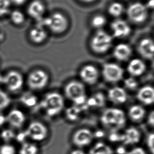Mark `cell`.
Segmentation results:
<instances>
[{"label":"cell","mask_w":154,"mask_h":154,"mask_svg":"<svg viewBox=\"0 0 154 154\" xmlns=\"http://www.w3.org/2000/svg\"><path fill=\"white\" fill-rule=\"evenodd\" d=\"M131 53L130 47L125 43L118 44L114 50V56L117 60L120 61H125L129 59Z\"/></svg>","instance_id":"22"},{"label":"cell","mask_w":154,"mask_h":154,"mask_svg":"<svg viewBox=\"0 0 154 154\" xmlns=\"http://www.w3.org/2000/svg\"><path fill=\"white\" fill-rule=\"evenodd\" d=\"M15 137V136L14 132L9 129L4 130L1 133V137L3 140L6 142H10L11 140L14 138Z\"/></svg>","instance_id":"36"},{"label":"cell","mask_w":154,"mask_h":154,"mask_svg":"<svg viewBox=\"0 0 154 154\" xmlns=\"http://www.w3.org/2000/svg\"><path fill=\"white\" fill-rule=\"evenodd\" d=\"M81 112V107L75 105V107H71L67 111V119L70 121H77L79 119L80 114Z\"/></svg>","instance_id":"29"},{"label":"cell","mask_w":154,"mask_h":154,"mask_svg":"<svg viewBox=\"0 0 154 154\" xmlns=\"http://www.w3.org/2000/svg\"><path fill=\"white\" fill-rule=\"evenodd\" d=\"M148 8L146 5L137 2L131 4L127 10V15L133 23H142L146 21L148 17Z\"/></svg>","instance_id":"8"},{"label":"cell","mask_w":154,"mask_h":154,"mask_svg":"<svg viewBox=\"0 0 154 154\" xmlns=\"http://www.w3.org/2000/svg\"><path fill=\"white\" fill-rule=\"evenodd\" d=\"M127 70L132 76H139L145 72L146 65L143 60L138 58H135L129 63L127 66Z\"/></svg>","instance_id":"21"},{"label":"cell","mask_w":154,"mask_h":154,"mask_svg":"<svg viewBox=\"0 0 154 154\" xmlns=\"http://www.w3.org/2000/svg\"><path fill=\"white\" fill-rule=\"evenodd\" d=\"M127 154H146V153L141 147H136L130 150Z\"/></svg>","instance_id":"40"},{"label":"cell","mask_w":154,"mask_h":154,"mask_svg":"<svg viewBox=\"0 0 154 154\" xmlns=\"http://www.w3.org/2000/svg\"><path fill=\"white\" fill-rule=\"evenodd\" d=\"M108 98L111 102L115 104H121L126 102L127 95L125 90L120 87H114L109 90Z\"/></svg>","instance_id":"19"},{"label":"cell","mask_w":154,"mask_h":154,"mask_svg":"<svg viewBox=\"0 0 154 154\" xmlns=\"http://www.w3.org/2000/svg\"><path fill=\"white\" fill-rule=\"evenodd\" d=\"M89 154H114L111 147L104 143H96L89 150Z\"/></svg>","instance_id":"25"},{"label":"cell","mask_w":154,"mask_h":154,"mask_svg":"<svg viewBox=\"0 0 154 154\" xmlns=\"http://www.w3.org/2000/svg\"><path fill=\"white\" fill-rule=\"evenodd\" d=\"M114 36L117 38H123L129 35L131 29L129 24L122 20H116L111 24Z\"/></svg>","instance_id":"13"},{"label":"cell","mask_w":154,"mask_h":154,"mask_svg":"<svg viewBox=\"0 0 154 154\" xmlns=\"http://www.w3.org/2000/svg\"><path fill=\"white\" fill-rule=\"evenodd\" d=\"M106 100L101 93H98L94 95L87 100L86 104L88 107H100L104 105Z\"/></svg>","instance_id":"23"},{"label":"cell","mask_w":154,"mask_h":154,"mask_svg":"<svg viewBox=\"0 0 154 154\" xmlns=\"http://www.w3.org/2000/svg\"><path fill=\"white\" fill-rule=\"evenodd\" d=\"M0 154H15V149L11 145L4 144L0 147Z\"/></svg>","instance_id":"35"},{"label":"cell","mask_w":154,"mask_h":154,"mask_svg":"<svg viewBox=\"0 0 154 154\" xmlns=\"http://www.w3.org/2000/svg\"><path fill=\"white\" fill-rule=\"evenodd\" d=\"M3 76L0 74V85L3 84Z\"/></svg>","instance_id":"46"},{"label":"cell","mask_w":154,"mask_h":154,"mask_svg":"<svg viewBox=\"0 0 154 154\" xmlns=\"http://www.w3.org/2000/svg\"><path fill=\"white\" fill-rule=\"evenodd\" d=\"M10 19L15 25H20L25 21V17L23 13L18 10L13 11L11 13Z\"/></svg>","instance_id":"27"},{"label":"cell","mask_w":154,"mask_h":154,"mask_svg":"<svg viewBox=\"0 0 154 154\" xmlns=\"http://www.w3.org/2000/svg\"><path fill=\"white\" fill-rule=\"evenodd\" d=\"M140 131L134 127H130L121 134V142L126 145H133L140 142Z\"/></svg>","instance_id":"20"},{"label":"cell","mask_w":154,"mask_h":154,"mask_svg":"<svg viewBox=\"0 0 154 154\" xmlns=\"http://www.w3.org/2000/svg\"><path fill=\"white\" fill-rule=\"evenodd\" d=\"M124 74L123 69L115 63H106L102 68L103 77L109 83H117L122 79Z\"/></svg>","instance_id":"9"},{"label":"cell","mask_w":154,"mask_h":154,"mask_svg":"<svg viewBox=\"0 0 154 154\" xmlns=\"http://www.w3.org/2000/svg\"><path fill=\"white\" fill-rule=\"evenodd\" d=\"M100 120L106 127L116 131L125 125L126 117L123 110L118 108H110L102 112Z\"/></svg>","instance_id":"2"},{"label":"cell","mask_w":154,"mask_h":154,"mask_svg":"<svg viewBox=\"0 0 154 154\" xmlns=\"http://www.w3.org/2000/svg\"><path fill=\"white\" fill-rule=\"evenodd\" d=\"M94 137V134L89 129L81 128L73 134L72 140L75 145L82 147L90 144Z\"/></svg>","instance_id":"12"},{"label":"cell","mask_w":154,"mask_h":154,"mask_svg":"<svg viewBox=\"0 0 154 154\" xmlns=\"http://www.w3.org/2000/svg\"><path fill=\"white\" fill-rule=\"evenodd\" d=\"M15 137H16L17 140L19 143H21L22 144L25 143V140L27 138H28L26 131H22V132L19 133Z\"/></svg>","instance_id":"38"},{"label":"cell","mask_w":154,"mask_h":154,"mask_svg":"<svg viewBox=\"0 0 154 154\" xmlns=\"http://www.w3.org/2000/svg\"><path fill=\"white\" fill-rule=\"evenodd\" d=\"M42 109L49 117L60 114L65 107V100L61 94L51 92L46 95L41 103Z\"/></svg>","instance_id":"1"},{"label":"cell","mask_w":154,"mask_h":154,"mask_svg":"<svg viewBox=\"0 0 154 154\" xmlns=\"http://www.w3.org/2000/svg\"><path fill=\"white\" fill-rule=\"evenodd\" d=\"M148 123L152 126L154 127V110L150 112L148 116Z\"/></svg>","instance_id":"41"},{"label":"cell","mask_w":154,"mask_h":154,"mask_svg":"<svg viewBox=\"0 0 154 154\" xmlns=\"http://www.w3.org/2000/svg\"><path fill=\"white\" fill-rule=\"evenodd\" d=\"M64 92L68 99L77 106H83L87 102L85 90L83 84L78 81H71L65 86Z\"/></svg>","instance_id":"3"},{"label":"cell","mask_w":154,"mask_h":154,"mask_svg":"<svg viewBox=\"0 0 154 154\" xmlns=\"http://www.w3.org/2000/svg\"><path fill=\"white\" fill-rule=\"evenodd\" d=\"M138 100L145 105L154 103V88L150 86H145L141 88L137 95Z\"/></svg>","instance_id":"18"},{"label":"cell","mask_w":154,"mask_h":154,"mask_svg":"<svg viewBox=\"0 0 154 154\" xmlns=\"http://www.w3.org/2000/svg\"><path fill=\"white\" fill-rule=\"evenodd\" d=\"M83 2H86V3H90V2H92L94 1L95 0H81Z\"/></svg>","instance_id":"47"},{"label":"cell","mask_w":154,"mask_h":154,"mask_svg":"<svg viewBox=\"0 0 154 154\" xmlns=\"http://www.w3.org/2000/svg\"><path fill=\"white\" fill-rule=\"evenodd\" d=\"M40 25L46 26L52 33L56 34H60L67 31L68 27V21L64 15L59 12L53 13L46 19H41Z\"/></svg>","instance_id":"4"},{"label":"cell","mask_w":154,"mask_h":154,"mask_svg":"<svg viewBox=\"0 0 154 154\" xmlns=\"http://www.w3.org/2000/svg\"><path fill=\"white\" fill-rule=\"evenodd\" d=\"M49 82V76L46 71L37 69L30 73L27 78V85L34 91L43 90Z\"/></svg>","instance_id":"6"},{"label":"cell","mask_w":154,"mask_h":154,"mask_svg":"<svg viewBox=\"0 0 154 154\" xmlns=\"http://www.w3.org/2000/svg\"><path fill=\"white\" fill-rule=\"evenodd\" d=\"M30 40L36 44H40L46 41L48 34L43 26L38 25L30 29L29 33Z\"/></svg>","instance_id":"17"},{"label":"cell","mask_w":154,"mask_h":154,"mask_svg":"<svg viewBox=\"0 0 154 154\" xmlns=\"http://www.w3.org/2000/svg\"><path fill=\"white\" fill-rule=\"evenodd\" d=\"M45 10V6L41 1L34 0L28 6L27 13L32 18L39 21L43 18Z\"/></svg>","instance_id":"16"},{"label":"cell","mask_w":154,"mask_h":154,"mask_svg":"<svg viewBox=\"0 0 154 154\" xmlns=\"http://www.w3.org/2000/svg\"><path fill=\"white\" fill-rule=\"evenodd\" d=\"M10 0H0V17H3L9 12Z\"/></svg>","instance_id":"33"},{"label":"cell","mask_w":154,"mask_h":154,"mask_svg":"<svg viewBox=\"0 0 154 154\" xmlns=\"http://www.w3.org/2000/svg\"><path fill=\"white\" fill-rule=\"evenodd\" d=\"M138 51L141 56L146 59H151L154 57V42L150 38H144L140 42L138 46Z\"/></svg>","instance_id":"15"},{"label":"cell","mask_w":154,"mask_h":154,"mask_svg":"<svg viewBox=\"0 0 154 154\" xmlns=\"http://www.w3.org/2000/svg\"><path fill=\"white\" fill-rule=\"evenodd\" d=\"M95 136H97V137H102V136H103V133H102V131H98V132L96 133Z\"/></svg>","instance_id":"45"},{"label":"cell","mask_w":154,"mask_h":154,"mask_svg":"<svg viewBox=\"0 0 154 154\" xmlns=\"http://www.w3.org/2000/svg\"><path fill=\"white\" fill-rule=\"evenodd\" d=\"M22 102L27 107L34 106L38 102V100L36 96L31 93L25 94L22 97Z\"/></svg>","instance_id":"30"},{"label":"cell","mask_w":154,"mask_h":154,"mask_svg":"<svg viewBox=\"0 0 154 154\" xmlns=\"http://www.w3.org/2000/svg\"><path fill=\"white\" fill-rule=\"evenodd\" d=\"M112 43V37L106 32L99 30L92 38L90 47L95 53L104 54L110 49Z\"/></svg>","instance_id":"5"},{"label":"cell","mask_w":154,"mask_h":154,"mask_svg":"<svg viewBox=\"0 0 154 154\" xmlns=\"http://www.w3.org/2000/svg\"><path fill=\"white\" fill-rule=\"evenodd\" d=\"M147 146L151 152L154 154V133L150 134L147 138Z\"/></svg>","instance_id":"37"},{"label":"cell","mask_w":154,"mask_h":154,"mask_svg":"<svg viewBox=\"0 0 154 154\" xmlns=\"http://www.w3.org/2000/svg\"><path fill=\"white\" fill-rule=\"evenodd\" d=\"M125 87L130 90H135L137 88L138 82L133 77L127 78L124 81Z\"/></svg>","instance_id":"34"},{"label":"cell","mask_w":154,"mask_h":154,"mask_svg":"<svg viewBox=\"0 0 154 154\" xmlns=\"http://www.w3.org/2000/svg\"><path fill=\"white\" fill-rule=\"evenodd\" d=\"M38 148L36 145L25 142L22 145L19 154H38Z\"/></svg>","instance_id":"26"},{"label":"cell","mask_w":154,"mask_h":154,"mask_svg":"<svg viewBox=\"0 0 154 154\" xmlns=\"http://www.w3.org/2000/svg\"><path fill=\"white\" fill-rule=\"evenodd\" d=\"M11 103V99L8 95L0 90V110L7 108Z\"/></svg>","instance_id":"31"},{"label":"cell","mask_w":154,"mask_h":154,"mask_svg":"<svg viewBox=\"0 0 154 154\" xmlns=\"http://www.w3.org/2000/svg\"><path fill=\"white\" fill-rule=\"evenodd\" d=\"M3 84L9 91L18 92L21 90L24 84L23 75L18 71H9L3 76Z\"/></svg>","instance_id":"7"},{"label":"cell","mask_w":154,"mask_h":154,"mask_svg":"<svg viewBox=\"0 0 154 154\" xmlns=\"http://www.w3.org/2000/svg\"><path fill=\"white\" fill-rule=\"evenodd\" d=\"M124 11V7L122 4L115 2L111 4L108 8L109 14L114 17L120 16Z\"/></svg>","instance_id":"28"},{"label":"cell","mask_w":154,"mask_h":154,"mask_svg":"<svg viewBox=\"0 0 154 154\" xmlns=\"http://www.w3.org/2000/svg\"><path fill=\"white\" fill-rule=\"evenodd\" d=\"M70 154H85V152H84L82 150L80 149H75L73 150Z\"/></svg>","instance_id":"44"},{"label":"cell","mask_w":154,"mask_h":154,"mask_svg":"<svg viewBox=\"0 0 154 154\" xmlns=\"http://www.w3.org/2000/svg\"><path fill=\"white\" fill-rule=\"evenodd\" d=\"M5 119L11 126L18 128L22 127L25 122V115L21 110L14 109L9 112Z\"/></svg>","instance_id":"14"},{"label":"cell","mask_w":154,"mask_h":154,"mask_svg":"<svg viewBox=\"0 0 154 154\" xmlns=\"http://www.w3.org/2000/svg\"><path fill=\"white\" fill-rule=\"evenodd\" d=\"M128 114L130 118L133 121H140L143 119L145 115V110L142 106L135 105L129 108Z\"/></svg>","instance_id":"24"},{"label":"cell","mask_w":154,"mask_h":154,"mask_svg":"<svg viewBox=\"0 0 154 154\" xmlns=\"http://www.w3.org/2000/svg\"><path fill=\"white\" fill-rule=\"evenodd\" d=\"M3 39V35H2V34H0V41Z\"/></svg>","instance_id":"48"},{"label":"cell","mask_w":154,"mask_h":154,"mask_svg":"<svg viewBox=\"0 0 154 154\" xmlns=\"http://www.w3.org/2000/svg\"><path fill=\"white\" fill-rule=\"evenodd\" d=\"M152 68H153V69H154V60H153V62H152Z\"/></svg>","instance_id":"49"},{"label":"cell","mask_w":154,"mask_h":154,"mask_svg":"<svg viewBox=\"0 0 154 154\" xmlns=\"http://www.w3.org/2000/svg\"><path fill=\"white\" fill-rule=\"evenodd\" d=\"M146 6L147 8L154 9V0H149Z\"/></svg>","instance_id":"42"},{"label":"cell","mask_w":154,"mask_h":154,"mask_svg":"<svg viewBox=\"0 0 154 154\" xmlns=\"http://www.w3.org/2000/svg\"><path fill=\"white\" fill-rule=\"evenodd\" d=\"M109 139L113 142H121V134L117 133L115 131L109 136Z\"/></svg>","instance_id":"39"},{"label":"cell","mask_w":154,"mask_h":154,"mask_svg":"<svg viewBox=\"0 0 154 154\" xmlns=\"http://www.w3.org/2000/svg\"><path fill=\"white\" fill-rule=\"evenodd\" d=\"M11 1L13 3H14L16 5H22L23 3H24L27 1V0H11Z\"/></svg>","instance_id":"43"},{"label":"cell","mask_w":154,"mask_h":154,"mask_svg":"<svg viewBox=\"0 0 154 154\" xmlns=\"http://www.w3.org/2000/svg\"><path fill=\"white\" fill-rule=\"evenodd\" d=\"M106 23V19L102 15H98L92 19L91 25L96 29H100L103 27Z\"/></svg>","instance_id":"32"},{"label":"cell","mask_w":154,"mask_h":154,"mask_svg":"<svg viewBox=\"0 0 154 154\" xmlns=\"http://www.w3.org/2000/svg\"><path fill=\"white\" fill-rule=\"evenodd\" d=\"M79 76L82 81L89 85L96 83L99 77V72L96 67L92 65H86L81 68Z\"/></svg>","instance_id":"11"},{"label":"cell","mask_w":154,"mask_h":154,"mask_svg":"<svg viewBox=\"0 0 154 154\" xmlns=\"http://www.w3.org/2000/svg\"><path fill=\"white\" fill-rule=\"evenodd\" d=\"M25 131L28 137L35 141L43 140L48 136L47 127L39 122H32Z\"/></svg>","instance_id":"10"}]
</instances>
